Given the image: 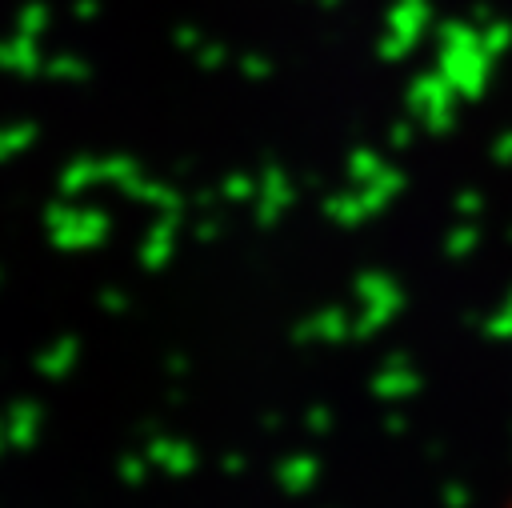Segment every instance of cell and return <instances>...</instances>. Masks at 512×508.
I'll return each mask as SVG.
<instances>
[{"label":"cell","mask_w":512,"mask_h":508,"mask_svg":"<svg viewBox=\"0 0 512 508\" xmlns=\"http://www.w3.org/2000/svg\"><path fill=\"white\" fill-rule=\"evenodd\" d=\"M508 508H512V504H508Z\"/></svg>","instance_id":"6da1fadb"}]
</instances>
